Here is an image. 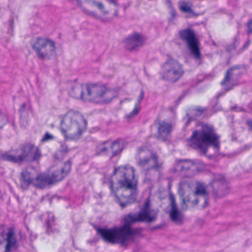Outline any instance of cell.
Here are the masks:
<instances>
[{"instance_id":"6","label":"cell","mask_w":252,"mask_h":252,"mask_svg":"<svg viewBox=\"0 0 252 252\" xmlns=\"http://www.w3.org/2000/svg\"><path fill=\"white\" fill-rule=\"evenodd\" d=\"M88 129V122L80 112L69 110L60 122V130L68 141H77Z\"/></svg>"},{"instance_id":"1","label":"cell","mask_w":252,"mask_h":252,"mask_svg":"<svg viewBox=\"0 0 252 252\" xmlns=\"http://www.w3.org/2000/svg\"><path fill=\"white\" fill-rule=\"evenodd\" d=\"M113 195L122 207L135 203L138 197V179L135 168L129 164L118 166L110 178Z\"/></svg>"},{"instance_id":"2","label":"cell","mask_w":252,"mask_h":252,"mask_svg":"<svg viewBox=\"0 0 252 252\" xmlns=\"http://www.w3.org/2000/svg\"><path fill=\"white\" fill-rule=\"evenodd\" d=\"M71 162H63L49 168L44 172H38L36 169L28 167L21 175V182L24 187L33 185L39 189L50 188L64 180L71 170Z\"/></svg>"},{"instance_id":"14","label":"cell","mask_w":252,"mask_h":252,"mask_svg":"<svg viewBox=\"0 0 252 252\" xmlns=\"http://www.w3.org/2000/svg\"><path fill=\"white\" fill-rule=\"evenodd\" d=\"M156 219V214L151 209L150 205V202L147 201L145 206L138 213L133 214L129 215L126 218V222L132 223L135 222H153Z\"/></svg>"},{"instance_id":"18","label":"cell","mask_w":252,"mask_h":252,"mask_svg":"<svg viewBox=\"0 0 252 252\" xmlns=\"http://www.w3.org/2000/svg\"><path fill=\"white\" fill-rule=\"evenodd\" d=\"M17 245V239H16L15 234L14 231L11 230L8 232V237H7V245L5 247V251H11L16 247Z\"/></svg>"},{"instance_id":"16","label":"cell","mask_w":252,"mask_h":252,"mask_svg":"<svg viewBox=\"0 0 252 252\" xmlns=\"http://www.w3.org/2000/svg\"><path fill=\"white\" fill-rule=\"evenodd\" d=\"M125 147V142L122 140L113 141L111 143H106V145H102V149L100 150L101 153H106L110 156H114L122 151Z\"/></svg>"},{"instance_id":"20","label":"cell","mask_w":252,"mask_h":252,"mask_svg":"<svg viewBox=\"0 0 252 252\" xmlns=\"http://www.w3.org/2000/svg\"><path fill=\"white\" fill-rule=\"evenodd\" d=\"M247 30L249 33H252V20H250V21L247 24Z\"/></svg>"},{"instance_id":"7","label":"cell","mask_w":252,"mask_h":252,"mask_svg":"<svg viewBox=\"0 0 252 252\" xmlns=\"http://www.w3.org/2000/svg\"><path fill=\"white\" fill-rule=\"evenodd\" d=\"M191 147L203 154L217 151L219 148L218 135L211 126L204 125L197 129L190 139Z\"/></svg>"},{"instance_id":"17","label":"cell","mask_w":252,"mask_h":252,"mask_svg":"<svg viewBox=\"0 0 252 252\" xmlns=\"http://www.w3.org/2000/svg\"><path fill=\"white\" fill-rule=\"evenodd\" d=\"M171 131H172V126L169 124L163 122L159 125L158 132V135L160 138L166 139L170 135Z\"/></svg>"},{"instance_id":"13","label":"cell","mask_w":252,"mask_h":252,"mask_svg":"<svg viewBox=\"0 0 252 252\" xmlns=\"http://www.w3.org/2000/svg\"><path fill=\"white\" fill-rule=\"evenodd\" d=\"M136 160L138 165L145 170H150L157 166L156 156L148 149L141 147L136 155Z\"/></svg>"},{"instance_id":"12","label":"cell","mask_w":252,"mask_h":252,"mask_svg":"<svg viewBox=\"0 0 252 252\" xmlns=\"http://www.w3.org/2000/svg\"><path fill=\"white\" fill-rule=\"evenodd\" d=\"M180 36L187 44V48L189 50L193 57H195L196 59H200L201 56L200 45L194 31L190 29H184L180 32Z\"/></svg>"},{"instance_id":"15","label":"cell","mask_w":252,"mask_h":252,"mask_svg":"<svg viewBox=\"0 0 252 252\" xmlns=\"http://www.w3.org/2000/svg\"><path fill=\"white\" fill-rule=\"evenodd\" d=\"M145 43V38L140 33H135L126 38L125 45L129 51H135L141 48Z\"/></svg>"},{"instance_id":"3","label":"cell","mask_w":252,"mask_h":252,"mask_svg":"<svg viewBox=\"0 0 252 252\" xmlns=\"http://www.w3.org/2000/svg\"><path fill=\"white\" fill-rule=\"evenodd\" d=\"M70 96L94 104H107L117 96V91L101 84H77L70 88Z\"/></svg>"},{"instance_id":"9","label":"cell","mask_w":252,"mask_h":252,"mask_svg":"<svg viewBox=\"0 0 252 252\" xmlns=\"http://www.w3.org/2000/svg\"><path fill=\"white\" fill-rule=\"evenodd\" d=\"M129 224L126 222L125 225L118 228H99L98 231L106 241L113 244L124 245L132 240L135 234V231L131 228Z\"/></svg>"},{"instance_id":"8","label":"cell","mask_w":252,"mask_h":252,"mask_svg":"<svg viewBox=\"0 0 252 252\" xmlns=\"http://www.w3.org/2000/svg\"><path fill=\"white\" fill-rule=\"evenodd\" d=\"M40 157V151L33 144H25L2 155L4 160L18 163H32L39 160Z\"/></svg>"},{"instance_id":"4","label":"cell","mask_w":252,"mask_h":252,"mask_svg":"<svg viewBox=\"0 0 252 252\" xmlns=\"http://www.w3.org/2000/svg\"><path fill=\"white\" fill-rule=\"evenodd\" d=\"M180 197L183 207L187 210H200L207 206L209 195L207 190L202 183L187 180L180 184Z\"/></svg>"},{"instance_id":"19","label":"cell","mask_w":252,"mask_h":252,"mask_svg":"<svg viewBox=\"0 0 252 252\" xmlns=\"http://www.w3.org/2000/svg\"><path fill=\"white\" fill-rule=\"evenodd\" d=\"M180 9H181V11H184V12H192V10H191V6H190V5H189L187 2H181V3H180Z\"/></svg>"},{"instance_id":"5","label":"cell","mask_w":252,"mask_h":252,"mask_svg":"<svg viewBox=\"0 0 252 252\" xmlns=\"http://www.w3.org/2000/svg\"><path fill=\"white\" fill-rule=\"evenodd\" d=\"M79 8L101 21L114 20L119 12V4L116 0H76Z\"/></svg>"},{"instance_id":"11","label":"cell","mask_w":252,"mask_h":252,"mask_svg":"<svg viewBox=\"0 0 252 252\" xmlns=\"http://www.w3.org/2000/svg\"><path fill=\"white\" fill-rule=\"evenodd\" d=\"M184 68L181 63L174 59H169L162 66L161 76L166 82H176L182 77Z\"/></svg>"},{"instance_id":"10","label":"cell","mask_w":252,"mask_h":252,"mask_svg":"<svg viewBox=\"0 0 252 252\" xmlns=\"http://www.w3.org/2000/svg\"><path fill=\"white\" fill-rule=\"evenodd\" d=\"M32 46L38 57L44 60L52 59L57 51L55 43L47 38H36L32 41Z\"/></svg>"}]
</instances>
